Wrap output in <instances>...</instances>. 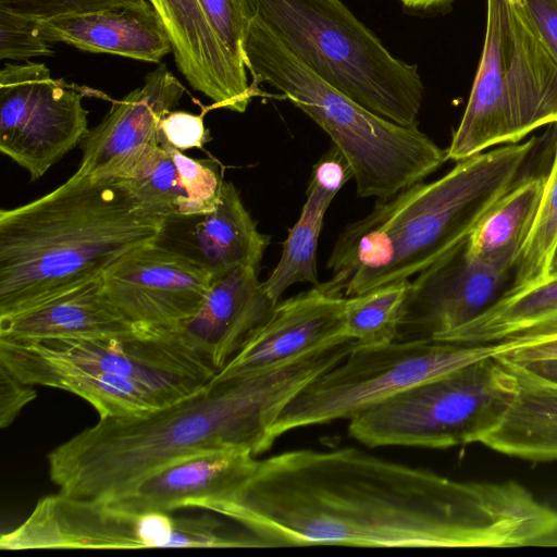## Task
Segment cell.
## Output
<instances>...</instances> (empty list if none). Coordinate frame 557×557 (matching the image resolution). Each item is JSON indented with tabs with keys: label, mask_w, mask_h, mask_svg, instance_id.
I'll return each instance as SVG.
<instances>
[{
	"label": "cell",
	"mask_w": 557,
	"mask_h": 557,
	"mask_svg": "<svg viewBox=\"0 0 557 557\" xmlns=\"http://www.w3.org/2000/svg\"><path fill=\"white\" fill-rule=\"evenodd\" d=\"M405 7L413 10H429L445 5L453 0H399Z\"/></svg>",
	"instance_id": "cell-40"
},
{
	"label": "cell",
	"mask_w": 557,
	"mask_h": 557,
	"mask_svg": "<svg viewBox=\"0 0 557 557\" xmlns=\"http://www.w3.org/2000/svg\"><path fill=\"white\" fill-rule=\"evenodd\" d=\"M536 140L480 152L457 161L436 181L379 199L337 237L324 286L351 297L417 275L469 237L517 182Z\"/></svg>",
	"instance_id": "cell-3"
},
{
	"label": "cell",
	"mask_w": 557,
	"mask_h": 557,
	"mask_svg": "<svg viewBox=\"0 0 557 557\" xmlns=\"http://www.w3.org/2000/svg\"><path fill=\"white\" fill-rule=\"evenodd\" d=\"M482 55L447 151L460 161L557 124V62L515 0H487Z\"/></svg>",
	"instance_id": "cell-7"
},
{
	"label": "cell",
	"mask_w": 557,
	"mask_h": 557,
	"mask_svg": "<svg viewBox=\"0 0 557 557\" xmlns=\"http://www.w3.org/2000/svg\"><path fill=\"white\" fill-rule=\"evenodd\" d=\"M306 66L403 126H418L424 86L414 64L395 58L339 0H239Z\"/></svg>",
	"instance_id": "cell-6"
},
{
	"label": "cell",
	"mask_w": 557,
	"mask_h": 557,
	"mask_svg": "<svg viewBox=\"0 0 557 557\" xmlns=\"http://www.w3.org/2000/svg\"><path fill=\"white\" fill-rule=\"evenodd\" d=\"M249 534L225 530L216 518L133 512L107 502L58 493L40 498L29 517L0 537L1 549L252 547Z\"/></svg>",
	"instance_id": "cell-10"
},
{
	"label": "cell",
	"mask_w": 557,
	"mask_h": 557,
	"mask_svg": "<svg viewBox=\"0 0 557 557\" xmlns=\"http://www.w3.org/2000/svg\"><path fill=\"white\" fill-rule=\"evenodd\" d=\"M409 284V280L393 282L346 297V336L362 346L396 341Z\"/></svg>",
	"instance_id": "cell-28"
},
{
	"label": "cell",
	"mask_w": 557,
	"mask_h": 557,
	"mask_svg": "<svg viewBox=\"0 0 557 557\" xmlns=\"http://www.w3.org/2000/svg\"><path fill=\"white\" fill-rule=\"evenodd\" d=\"M185 94V87L160 64L149 72L144 85L114 100L109 112L88 129L81 144V176L103 178L123 158L138 148L160 145L161 120L171 112Z\"/></svg>",
	"instance_id": "cell-20"
},
{
	"label": "cell",
	"mask_w": 557,
	"mask_h": 557,
	"mask_svg": "<svg viewBox=\"0 0 557 557\" xmlns=\"http://www.w3.org/2000/svg\"><path fill=\"white\" fill-rule=\"evenodd\" d=\"M213 30L227 50L240 62L243 57L244 15L239 0H198Z\"/></svg>",
	"instance_id": "cell-34"
},
{
	"label": "cell",
	"mask_w": 557,
	"mask_h": 557,
	"mask_svg": "<svg viewBox=\"0 0 557 557\" xmlns=\"http://www.w3.org/2000/svg\"><path fill=\"white\" fill-rule=\"evenodd\" d=\"M545 181L546 175L518 178L469 235L468 252L484 262L513 270L533 225Z\"/></svg>",
	"instance_id": "cell-25"
},
{
	"label": "cell",
	"mask_w": 557,
	"mask_h": 557,
	"mask_svg": "<svg viewBox=\"0 0 557 557\" xmlns=\"http://www.w3.org/2000/svg\"><path fill=\"white\" fill-rule=\"evenodd\" d=\"M213 275L152 243L128 252L102 274L112 302L136 325L173 326L200 308Z\"/></svg>",
	"instance_id": "cell-14"
},
{
	"label": "cell",
	"mask_w": 557,
	"mask_h": 557,
	"mask_svg": "<svg viewBox=\"0 0 557 557\" xmlns=\"http://www.w3.org/2000/svg\"><path fill=\"white\" fill-rule=\"evenodd\" d=\"M516 394L510 367L490 356L417 384L349 420L351 437L376 446L448 448L478 443Z\"/></svg>",
	"instance_id": "cell-8"
},
{
	"label": "cell",
	"mask_w": 557,
	"mask_h": 557,
	"mask_svg": "<svg viewBox=\"0 0 557 557\" xmlns=\"http://www.w3.org/2000/svg\"><path fill=\"white\" fill-rule=\"evenodd\" d=\"M557 250V138L552 165L539 209L515 263L507 290L520 289L547 278Z\"/></svg>",
	"instance_id": "cell-29"
},
{
	"label": "cell",
	"mask_w": 557,
	"mask_h": 557,
	"mask_svg": "<svg viewBox=\"0 0 557 557\" xmlns=\"http://www.w3.org/2000/svg\"><path fill=\"white\" fill-rule=\"evenodd\" d=\"M243 57L253 87L273 86L331 137L351 166L359 197L393 196L448 160L418 126L384 119L322 79L256 16L244 15Z\"/></svg>",
	"instance_id": "cell-5"
},
{
	"label": "cell",
	"mask_w": 557,
	"mask_h": 557,
	"mask_svg": "<svg viewBox=\"0 0 557 557\" xmlns=\"http://www.w3.org/2000/svg\"><path fill=\"white\" fill-rule=\"evenodd\" d=\"M50 42L40 34L37 20L0 9V59L27 61L52 55Z\"/></svg>",
	"instance_id": "cell-32"
},
{
	"label": "cell",
	"mask_w": 557,
	"mask_h": 557,
	"mask_svg": "<svg viewBox=\"0 0 557 557\" xmlns=\"http://www.w3.org/2000/svg\"><path fill=\"white\" fill-rule=\"evenodd\" d=\"M352 177L348 160L333 145L312 169L302 209L325 215L339 189Z\"/></svg>",
	"instance_id": "cell-31"
},
{
	"label": "cell",
	"mask_w": 557,
	"mask_h": 557,
	"mask_svg": "<svg viewBox=\"0 0 557 557\" xmlns=\"http://www.w3.org/2000/svg\"><path fill=\"white\" fill-rule=\"evenodd\" d=\"M354 345L345 341L263 371L211 380L145 414L100 418L48 454L49 476L66 496L110 500L188 455L221 448H243L253 456L267 451L284 407Z\"/></svg>",
	"instance_id": "cell-2"
},
{
	"label": "cell",
	"mask_w": 557,
	"mask_h": 557,
	"mask_svg": "<svg viewBox=\"0 0 557 557\" xmlns=\"http://www.w3.org/2000/svg\"><path fill=\"white\" fill-rule=\"evenodd\" d=\"M557 62V0H515Z\"/></svg>",
	"instance_id": "cell-37"
},
{
	"label": "cell",
	"mask_w": 557,
	"mask_h": 557,
	"mask_svg": "<svg viewBox=\"0 0 557 557\" xmlns=\"http://www.w3.org/2000/svg\"><path fill=\"white\" fill-rule=\"evenodd\" d=\"M276 304L259 281L258 269L239 265L214 275L199 310L168 327L218 373Z\"/></svg>",
	"instance_id": "cell-17"
},
{
	"label": "cell",
	"mask_w": 557,
	"mask_h": 557,
	"mask_svg": "<svg viewBox=\"0 0 557 557\" xmlns=\"http://www.w3.org/2000/svg\"><path fill=\"white\" fill-rule=\"evenodd\" d=\"M466 240L410 281L396 341L433 339L455 330L509 288L513 270L472 257Z\"/></svg>",
	"instance_id": "cell-13"
},
{
	"label": "cell",
	"mask_w": 557,
	"mask_h": 557,
	"mask_svg": "<svg viewBox=\"0 0 557 557\" xmlns=\"http://www.w3.org/2000/svg\"><path fill=\"white\" fill-rule=\"evenodd\" d=\"M162 138L178 150L202 148L211 139L202 114L186 111L169 112L160 122Z\"/></svg>",
	"instance_id": "cell-35"
},
{
	"label": "cell",
	"mask_w": 557,
	"mask_h": 557,
	"mask_svg": "<svg viewBox=\"0 0 557 557\" xmlns=\"http://www.w3.org/2000/svg\"><path fill=\"white\" fill-rule=\"evenodd\" d=\"M0 350L132 380L165 405L198 392L216 374L170 327L138 326L100 337L0 338Z\"/></svg>",
	"instance_id": "cell-11"
},
{
	"label": "cell",
	"mask_w": 557,
	"mask_h": 557,
	"mask_svg": "<svg viewBox=\"0 0 557 557\" xmlns=\"http://www.w3.org/2000/svg\"><path fill=\"white\" fill-rule=\"evenodd\" d=\"M499 346L497 357L511 362L557 357V338L517 346L499 343Z\"/></svg>",
	"instance_id": "cell-38"
},
{
	"label": "cell",
	"mask_w": 557,
	"mask_h": 557,
	"mask_svg": "<svg viewBox=\"0 0 557 557\" xmlns=\"http://www.w3.org/2000/svg\"><path fill=\"white\" fill-rule=\"evenodd\" d=\"M502 360L516 376V394L502 421L481 443L516 458L557 460V385Z\"/></svg>",
	"instance_id": "cell-24"
},
{
	"label": "cell",
	"mask_w": 557,
	"mask_h": 557,
	"mask_svg": "<svg viewBox=\"0 0 557 557\" xmlns=\"http://www.w3.org/2000/svg\"><path fill=\"white\" fill-rule=\"evenodd\" d=\"M137 327L109 298L102 275L0 317V338L7 339L100 337Z\"/></svg>",
	"instance_id": "cell-22"
},
{
	"label": "cell",
	"mask_w": 557,
	"mask_h": 557,
	"mask_svg": "<svg viewBox=\"0 0 557 557\" xmlns=\"http://www.w3.org/2000/svg\"><path fill=\"white\" fill-rule=\"evenodd\" d=\"M137 1L144 0H0V9L36 20H49Z\"/></svg>",
	"instance_id": "cell-33"
},
{
	"label": "cell",
	"mask_w": 557,
	"mask_h": 557,
	"mask_svg": "<svg viewBox=\"0 0 557 557\" xmlns=\"http://www.w3.org/2000/svg\"><path fill=\"white\" fill-rule=\"evenodd\" d=\"M553 273H557V250L555 252L554 260L552 263V269H550V274H553Z\"/></svg>",
	"instance_id": "cell-41"
},
{
	"label": "cell",
	"mask_w": 557,
	"mask_h": 557,
	"mask_svg": "<svg viewBox=\"0 0 557 557\" xmlns=\"http://www.w3.org/2000/svg\"><path fill=\"white\" fill-rule=\"evenodd\" d=\"M346 297L323 283L277 302L272 314L212 380L256 373L349 339Z\"/></svg>",
	"instance_id": "cell-15"
},
{
	"label": "cell",
	"mask_w": 557,
	"mask_h": 557,
	"mask_svg": "<svg viewBox=\"0 0 557 557\" xmlns=\"http://www.w3.org/2000/svg\"><path fill=\"white\" fill-rule=\"evenodd\" d=\"M108 177L124 181L140 206L151 214L164 218L190 211L171 145L163 138L160 145L138 148L123 158L103 178Z\"/></svg>",
	"instance_id": "cell-27"
},
{
	"label": "cell",
	"mask_w": 557,
	"mask_h": 557,
	"mask_svg": "<svg viewBox=\"0 0 557 557\" xmlns=\"http://www.w3.org/2000/svg\"><path fill=\"white\" fill-rule=\"evenodd\" d=\"M0 363L21 381L73 393L100 418L140 416L166 406L141 384L101 372L46 362L0 350Z\"/></svg>",
	"instance_id": "cell-23"
},
{
	"label": "cell",
	"mask_w": 557,
	"mask_h": 557,
	"mask_svg": "<svg viewBox=\"0 0 557 557\" xmlns=\"http://www.w3.org/2000/svg\"><path fill=\"white\" fill-rule=\"evenodd\" d=\"M498 343L461 345L438 339L355 343L336 366L309 382L277 417L272 436L298 428L350 419L417 384L479 359L496 356Z\"/></svg>",
	"instance_id": "cell-9"
},
{
	"label": "cell",
	"mask_w": 557,
	"mask_h": 557,
	"mask_svg": "<svg viewBox=\"0 0 557 557\" xmlns=\"http://www.w3.org/2000/svg\"><path fill=\"white\" fill-rule=\"evenodd\" d=\"M153 245L213 276L239 265L259 268L270 236L258 231L232 182H223L215 208L162 218Z\"/></svg>",
	"instance_id": "cell-16"
},
{
	"label": "cell",
	"mask_w": 557,
	"mask_h": 557,
	"mask_svg": "<svg viewBox=\"0 0 557 557\" xmlns=\"http://www.w3.org/2000/svg\"><path fill=\"white\" fill-rule=\"evenodd\" d=\"M168 34L175 63L188 84L213 101L212 108L246 111L256 88L246 65L213 30L198 0H148Z\"/></svg>",
	"instance_id": "cell-18"
},
{
	"label": "cell",
	"mask_w": 557,
	"mask_h": 557,
	"mask_svg": "<svg viewBox=\"0 0 557 557\" xmlns=\"http://www.w3.org/2000/svg\"><path fill=\"white\" fill-rule=\"evenodd\" d=\"M82 87L54 79L42 63L0 71V151L40 178L88 132Z\"/></svg>",
	"instance_id": "cell-12"
},
{
	"label": "cell",
	"mask_w": 557,
	"mask_h": 557,
	"mask_svg": "<svg viewBox=\"0 0 557 557\" xmlns=\"http://www.w3.org/2000/svg\"><path fill=\"white\" fill-rule=\"evenodd\" d=\"M555 315L557 273L527 287L506 290L476 318L433 339L461 345L492 344Z\"/></svg>",
	"instance_id": "cell-26"
},
{
	"label": "cell",
	"mask_w": 557,
	"mask_h": 557,
	"mask_svg": "<svg viewBox=\"0 0 557 557\" xmlns=\"http://www.w3.org/2000/svg\"><path fill=\"white\" fill-rule=\"evenodd\" d=\"M206 510L263 547H515L557 532V511L515 481H457L355 447L257 460Z\"/></svg>",
	"instance_id": "cell-1"
},
{
	"label": "cell",
	"mask_w": 557,
	"mask_h": 557,
	"mask_svg": "<svg viewBox=\"0 0 557 557\" xmlns=\"http://www.w3.org/2000/svg\"><path fill=\"white\" fill-rule=\"evenodd\" d=\"M324 215L301 209L297 222L283 243L281 258L270 276L262 282L268 294L278 302L284 292L296 283L320 284L317 249Z\"/></svg>",
	"instance_id": "cell-30"
},
{
	"label": "cell",
	"mask_w": 557,
	"mask_h": 557,
	"mask_svg": "<svg viewBox=\"0 0 557 557\" xmlns=\"http://www.w3.org/2000/svg\"><path fill=\"white\" fill-rule=\"evenodd\" d=\"M162 218L126 183L74 173L40 198L0 211V317L97 278L150 244Z\"/></svg>",
	"instance_id": "cell-4"
},
{
	"label": "cell",
	"mask_w": 557,
	"mask_h": 557,
	"mask_svg": "<svg viewBox=\"0 0 557 557\" xmlns=\"http://www.w3.org/2000/svg\"><path fill=\"white\" fill-rule=\"evenodd\" d=\"M253 454L243 448L211 449L171 461L107 502L133 512L206 510L230 495L253 470Z\"/></svg>",
	"instance_id": "cell-19"
},
{
	"label": "cell",
	"mask_w": 557,
	"mask_h": 557,
	"mask_svg": "<svg viewBox=\"0 0 557 557\" xmlns=\"http://www.w3.org/2000/svg\"><path fill=\"white\" fill-rule=\"evenodd\" d=\"M37 397L35 385L16 377L0 363V426L8 428L22 409Z\"/></svg>",
	"instance_id": "cell-36"
},
{
	"label": "cell",
	"mask_w": 557,
	"mask_h": 557,
	"mask_svg": "<svg viewBox=\"0 0 557 557\" xmlns=\"http://www.w3.org/2000/svg\"><path fill=\"white\" fill-rule=\"evenodd\" d=\"M37 26L47 41L88 52L157 63L172 51L165 28L148 0L37 20Z\"/></svg>",
	"instance_id": "cell-21"
},
{
	"label": "cell",
	"mask_w": 557,
	"mask_h": 557,
	"mask_svg": "<svg viewBox=\"0 0 557 557\" xmlns=\"http://www.w3.org/2000/svg\"><path fill=\"white\" fill-rule=\"evenodd\" d=\"M512 363L517 364L522 370L539 380L557 385V357L533 359Z\"/></svg>",
	"instance_id": "cell-39"
}]
</instances>
